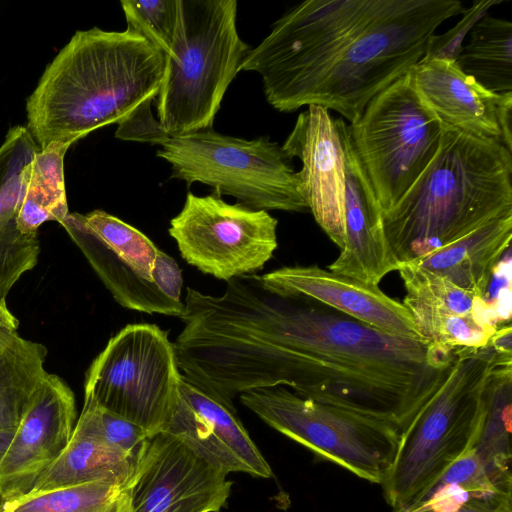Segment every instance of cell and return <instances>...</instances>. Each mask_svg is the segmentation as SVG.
<instances>
[{
  "instance_id": "cell-21",
  "label": "cell",
  "mask_w": 512,
  "mask_h": 512,
  "mask_svg": "<svg viewBox=\"0 0 512 512\" xmlns=\"http://www.w3.org/2000/svg\"><path fill=\"white\" fill-rule=\"evenodd\" d=\"M139 460L108 444L81 411L67 446L30 492L98 479L128 480L134 476Z\"/></svg>"
},
{
  "instance_id": "cell-7",
  "label": "cell",
  "mask_w": 512,
  "mask_h": 512,
  "mask_svg": "<svg viewBox=\"0 0 512 512\" xmlns=\"http://www.w3.org/2000/svg\"><path fill=\"white\" fill-rule=\"evenodd\" d=\"M239 399L271 428L368 482L381 484L397 453L401 432L394 426L285 386L248 390Z\"/></svg>"
},
{
  "instance_id": "cell-4",
  "label": "cell",
  "mask_w": 512,
  "mask_h": 512,
  "mask_svg": "<svg viewBox=\"0 0 512 512\" xmlns=\"http://www.w3.org/2000/svg\"><path fill=\"white\" fill-rule=\"evenodd\" d=\"M512 354L490 343L458 348L447 374L408 427L380 484L391 512H404L450 466L473 449L496 367Z\"/></svg>"
},
{
  "instance_id": "cell-31",
  "label": "cell",
  "mask_w": 512,
  "mask_h": 512,
  "mask_svg": "<svg viewBox=\"0 0 512 512\" xmlns=\"http://www.w3.org/2000/svg\"><path fill=\"white\" fill-rule=\"evenodd\" d=\"M421 512H512V489L462 492L439 500Z\"/></svg>"
},
{
  "instance_id": "cell-14",
  "label": "cell",
  "mask_w": 512,
  "mask_h": 512,
  "mask_svg": "<svg viewBox=\"0 0 512 512\" xmlns=\"http://www.w3.org/2000/svg\"><path fill=\"white\" fill-rule=\"evenodd\" d=\"M297 171L298 189L308 210L339 249L344 242L345 160L342 137L329 110L309 105L281 146Z\"/></svg>"
},
{
  "instance_id": "cell-1",
  "label": "cell",
  "mask_w": 512,
  "mask_h": 512,
  "mask_svg": "<svg viewBox=\"0 0 512 512\" xmlns=\"http://www.w3.org/2000/svg\"><path fill=\"white\" fill-rule=\"evenodd\" d=\"M458 0H307L272 35L260 72L280 112L317 105L350 123L426 54Z\"/></svg>"
},
{
  "instance_id": "cell-30",
  "label": "cell",
  "mask_w": 512,
  "mask_h": 512,
  "mask_svg": "<svg viewBox=\"0 0 512 512\" xmlns=\"http://www.w3.org/2000/svg\"><path fill=\"white\" fill-rule=\"evenodd\" d=\"M82 411L89 416L108 444L138 460L142 457L152 437L143 428L104 409L91 399L84 398Z\"/></svg>"
},
{
  "instance_id": "cell-29",
  "label": "cell",
  "mask_w": 512,
  "mask_h": 512,
  "mask_svg": "<svg viewBox=\"0 0 512 512\" xmlns=\"http://www.w3.org/2000/svg\"><path fill=\"white\" fill-rule=\"evenodd\" d=\"M127 27L138 32L165 55L170 52L178 15L177 0H123Z\"/></svg>"
},
{
  "instance_id": "cell-36",
  "label": "cell",
  "mask_w": 512,
  "mask_h": 512,
  "mask_svg": "<svg viewBox=\"0 0 512 512\" xmlns=\"http://www.w3.org/2000/svg\"><path fill=\"white\" fill-rule=\"evenodd\" d=\"M0 325L17 332L19 322L17 318L9 311L7 305L0 303Z\"/></svg>"
},
{
  "instance_id": "cell-15",
  "label": "cell",
  "mask_w": 512,
  "mask_h": 512,
  "mask_svg": "<svg viewBox=\"0 0 512 512\" xmlns=\"http://www.w3.org/2000/svg\"><path fill=\"white\" fill-rule=\"evenodd\" d=\"M160 432L179 439L196 456L228 474L241 472L265 479L273 476L235 407L206 393L183 375L179 399Z\"/></svg>"
},
{
  "instance_id": "cell-9",
  "label": "cell",
  "mask_w": 512,
  "mask_h": 512,
  "mask_svg": "<svg viewBox=\"0 0 512 512\" xmlns=\"http://www.w3.org/2000/svg\"><path fill=\"white\" fill-rule=\"evenodd\" d=\"M61 226L122 307L183 315L179 265L140 230L103 210L69 213Z\"/></svg>"
},
{
  "instance_id": "cell-38",
  "label": "cell",
  "mask_w": 512,
  "mask_h": 512,
  "mask_svg": "<svg viewBox=\"0 0 512 512\" xmlns=\"http://www.w3.org/2000/svg\"><path fill=\"white\" fill-rule=\"evenodd\" d=\"M16 334L18 333L0 325V350L4 348Z\"/></svg>"
},
{
  "instance_id": "cell-25",
  "label": "cell",
  "mask_w": 512,
  "mask_h": 512,
  "mask_svg": "<svg viewBox=\"0 0 512 512\" xmlns=\"http://www.w3.org/2000/svg\"><path fill=\"white\" fill-rule=\"evenodd\" d=\"M47 349L16 334L0 350V430L15 432L37 388L48 376Z\"/></svg>"
},
{
  "instance_id": "cell-10",
  "label": "cell",
  "mask_w": 512,
  "mask_h": 512,
  "mask_svg": "<svg viewBox=\"0 0 512 512\" xmlns=\"http://www.w3.org/2000/svg\"><path fill=\"white\" fill-rule=\"evenodd\" d=\"M444 127L420 100L409 73L375 95L348 124L352 144L383 212L429 164Z\"/></svg>"
},
{
  "instance_id": "cell-27",
  "label": "cell",
  "mask_w": 512,
  "mask_h": 512,
  "mask_svg": "<svg viewBox=\"0 0 512 512\" xmlns=\"http://www.w3.org/2000/svg\"><path fill=\"white\" fill-rule=\"evenodd\" d=\"M397 271L406 291L402 304L410 313L467 315L496 311L499 314L494 303L488 298L466 291L445 277L421 268L413 262L400 263Z\"/></svg>"
},
{
  "instance_id": "cell-19",
  "label": "cell",
  "mask_w": 512,
  "mask_h": 512,
  "mask_svg": "<svg viewBox=\"0 0 512 512\" xmlns=\"http://www.w3.org/2000/svg\"><path fill=\"white\" fill-rule=\"evenodd\" d=\"M35 154L26 141L9 136L0 145V303L13 285L38 262L37 235L23 234L16 218L24 186L25 169Z\"/></svg>"
},
{
  "instance_id": "cell-24",
  "label": "cell",
  "mask_w": 512,
  "mask_h": 512,
  "mask_svg": "<svg viewBox=\"0 0 512 512\" xmlns=\"http://www.w3.org/2000/svg\"><path fill=\"white\" fill-rule=\"evenodd\" d=\"M133 480L134 476L128 480L98 479L29 492L0 502V512H130Z\"/></svg>"
},
{
  "instance_id": "cell-13",
  "label": "cell",
  "mask_w": 512,
  "mask_h": 512,
  "mask_svg": "<svg viewBox=\"0 0 512 512\" xmlns=\"http://www.w3.org/2000/svg\"><path fill=\"white\" fill-rule=\"evenodd\" d=\"M76 419L74 393L55 374L33 394L0 463V501L29 493L67 446Z\"/></svg>"
},
{
  "instance_id": "cell-11",
  "label": "cell",
  "mask_w": 512,
  "mask_h": 512,
  "mask_svg": "<svg viewBox=\"0 0 512 512\" xmlns=\"http://www.w3.org/2000/svg\"><path fill=\"white\" fill-rule=\"evenodd\" d=\"M277 226L267 211L188 192L168 232L183 260L227 282L263 269L278 247Z\"/></svg>"
},
{
  "instance_id": "cell-33",
  "label": "cell",
  "mask_w": 512,
  "mask_h": 512,
  "mask_svg": "<svg viewBox=\"0 0 512 512\" xmlns=\"http://www.w3.org/2000/svg\"><path fill=\"white\" fill-rule=\"evenodd\" d=\"M115 136L122 140L161 145L170 135L166 133L159 120L154 118L150 104L118 124Z\"/></svg>"
},
{
  "instance_id": "cell-23",
  "label": "cell",
  "mask_w": 512,
  "mask_h": 512,
  "mask_svg": "<svg viewBox=\"0 0 512 512\" xmlns=\"http://www.w3.org/2000/svg\"><path fill=\"white\" fill-rule=\"evenodd\" d=\"M455 62L485 89L512 91V23L488 13L481 17Z\"/></svg>"
},
{
  "instance_id": "cell-20",
  "label": "cell",
  "mask_w": 512,
  "mask_h": 512,
  "mask_svg": "<svg viewBox=\"0 0 512 512\" xmlns=\"http://www.w3.org/2000/svg\"><path fill=\"white\" fill-rule=\"evenodd\" d=\"M512 215L492 220L461 239L413 261L456 286L488 298L493 275L510 251Z\"/></svg>"
},
{
  "instance_id": "cell-34",
  "label": "cell",
  "mask_w": 512,
  "mask_h": 512,
  "mask_svg": "<svg viewBox=\"0 0 512 512\" xmlns=\"http://www.w3.org/2000/svg\"><path fill=\"white\" fill-rule=\"evenodd\" d=\"M502 144L512 152V91L501 93L497 112Z\"/></svg>"
},
{
  "instance_id": "cell-32",
  "label": "cell",
  "mask_w": 512,
  "mask_h": 512,
  "mask_svg": "<svg viewBox=\"0 0 512 512\" xmlns=\"http://www.w3.org/2000/svg\"><path fill=\"white\" fill-rule=\"evenodd\" d=\"M501 2V0L475 1L470 8L465 9L462 13L463 17L455 26L441 35L435 34L433 36L424 57L456 61L464 44V38L474 24L486 15L492 6Z\"/></svg>"
},
{
  "instance_id": "cell-6",
  "label": "cell",
  "mask_w": 512,
  "mask_h": 512,
  "mask_svg": "<svg viewBox=\"0 0 512 512\" xmlns=\"http://www.w3.org/2000/svg\"><path fill=\"white\" fill-rule=\"evenodd\" d=\"M156 154L171 165L172 178L208 185L250 209L308 210L291 159L267 136L246 140L210 128L169 136Z\"/></svg>"
},
{
  "instance_id": "cell-37",
  "label": "cell",
  "mask_w": 512,
  "mask_h": 512,
  "mask_svg": "<svg viewBox=\"0 0 512 512\" xmlns=\"http://www.w3.org/2000/svg\"><path fill=\"white\" fill-rule=\"evenodd\" d=\"M14 432L0 430V463L12 440Z\"/></svg>"
},
{
  "instance_id": "cell-28",
  "label": "cell",
  "mask_w": 512,
  "mask_h": 512,
  "mask_svg": "<svg viewBox=\"0 0 512 512\" xmlns=\"http://www.w3.org/2000/svg\"><path fill=\"white\" fill-rule=\"evenodd\" d=\"M512 489V480L494 476L472 449L428 486L404 512H421L446 497L462 492Z\"/></svg>"
},
{
  "instance_id": "cell-18",
  "label": "cell",
  "mask_w": 512,
  "mask_h": 512,
  "mask_svg": "<svg viewBox=\"0 0 512 512\" xmlns=\"http://www.w3.org/2000/svg\"><path fill=\"white\" fill-rule=\"evenodd\" d=\"M408 73L422 103L444 125L501 141V93L485 89L449 59L424 57Z\"/></svg>"
},
{
  "instance_id": "cell-12",
  "label": "cell",
  "mask_w": 512,
  "mask_h": 512,
  "mask_svg": "<svg viewBox=\"0 0 512 512\" xmlns=\"http://www.w3.org/2000/svg\"><path fill=\"white\" fill-rule=\"evenodd\" d=\"M228 473L167 434L153 435L132 484L130 512H220L227 507Z\"/></svg>"
},
{
  "instance_id": "cell-3",
  "label": "cell",
  "mask_w": 512,
  "mask_h": 512,
  "mask_svg": "<svg viewBox=\"0 0 512 512\" xmlns=\"http://www.w3.org/2000/svg\"><path fill=\"white\" fill-rule=\"evenodd\" d=\"M512 215V152L501 141L444 127L439 147L403 196L383 212L398 263Z\"/></svg>"
},
{
  "instance_id": "cell-8",
  "label": "cell",
  "mask_w": 512,
  "mask_h": 512,
  "mask_svg": "<svg viewBox=\"0 0 512 512\" xmlns=\"http://www.w3.org/2000/svg\"><path fill=\"white\" fill-rule=\"evenodd\" d=\"M182 373L168 332L149 323L128 324L92 361L84 398L159 433L180 396Z\"/></svg>"
},
{
  "instance_id": "cell-2",
  "label": "cell",
  "mask_w": 512,
  "mask_h": 512,
  "mask_svg": "<svg viewBox=\"0 0 512 512\" xmlns=\"http://www.w3.org/2000/svg\"><path fill=\"white\" fill-rule=\"evenodd\" d=\"M165 64V53L128 27L76 31L29 96L26 127L42 150L120 124L158 96Z\"/></svg>"
},
{
  "instance_id": "cell-17",
  "label": "cell",
  "mask_w": 512,
  "mask_h": 512,
  "mask_svg": "<svg viewBox=\"0 0 512 512\" xmlns=\"http://www.w3.org/2000/svg\"><path fill=\"white\" fill-rule=\"evenodd\" d=\"M259 277L266 288L275 292L304 295L385 333L425 342L409 310L379 286L317 265L284 266Z\"/></svg>"
},
{
  "instance_id": "cell-16",
  "label": "cell",
  "mask_w": 512,
  "mask_h": 512,
  "mask_svg": "<svg viewBox=\"0 0 512 512\" xmlns=\"http://www.w3.org/2000/svg\"><path fill=\"white\" fill-rule=\"evenodd\" d=\"M345 160L344 242L329 270L379 286L399 263L387 242L383 211L352 144L348 124L336 119Z\"/></svg>"
},
{
  "instance_id": "cell-26",
  "label": "cell",
  "mask_w": 512,
  "mask_h": 512,
  "mask_svg": "<svg viewBox=\"0 0 512 512\" xmlns=\"http://www.w3.org/2000/svg\"><path fill=\"white\" fill-rule=\"evenodd\" d=\"M512 359L500 363L486 392V408L475 454L496 477L512 480L511 472Z\"/></svg>"
},
{
  "instance_id": "cell-22",
  "label": "cell",
  "mask_w": 512,
  "mask_h": 512,
  "mask_svg": "<svg viewBox=\"0 0 512 512\" xmlns=\"http://www.w3.org/2000/svg\"><path fill=\"white\" fill-rule=\"evenodd\" d=\"M69 143H51L38 151L26 167L21 202L16 223L26 235H37L47 221L60 225L69 214L65 179L64 156Z\"/></svg>"
},
{
  "instance_id": "cell-35",
  "label": "cell",
  "mask_w": 512,
  "mask_h": 512,
  "mask_svg": "<svg viewBox=\"0 0 512 512\" xmlns=\"http://www.w3.org/2000/svg\"><path fill=\"white\" fill-rule=\"evenodd\" d=\"M512 329L507 324L497 329L489 343L499 352L512 354Z\"/></svg>"
},
{
  "instance_id": "cell-5",
  "label": "cell",
  "mask_w": 512,
  "mask_h": 512,
  "mask_svg": "<svg viewBox=\"0 0 512 512\" xmlns=\"http://www.w3.org/2000/svg\"><path fill=\"white\" fill-rule=\"evenodd\" d=\"M175 35L158 94L170 136L210 129L250 49L240 38L236 0H177Z\"/></svg>"
}]
</instances>
